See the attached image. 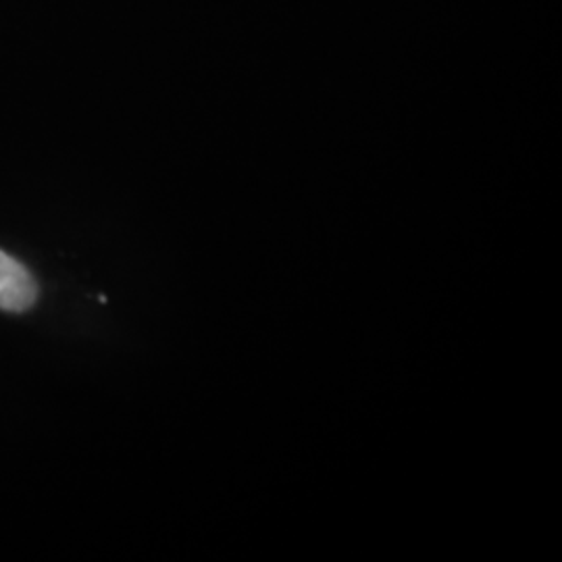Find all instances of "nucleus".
Here are the masks:
<instances>
[{"mask_svg": "<svg viewBox=\"0 0 562 562\" xmlns=\"http://www.w3.org/2000/svg\"><path fill=\"white\" fill-rule=\"evenodd\" d=\"M38 301V283L30 269L0 250V311L25 313Z\"/></svg>", "mask_w": 562, "mask_h": 562, "instance_id": "obj_1", "label": "nucleus"}]
</instances>
